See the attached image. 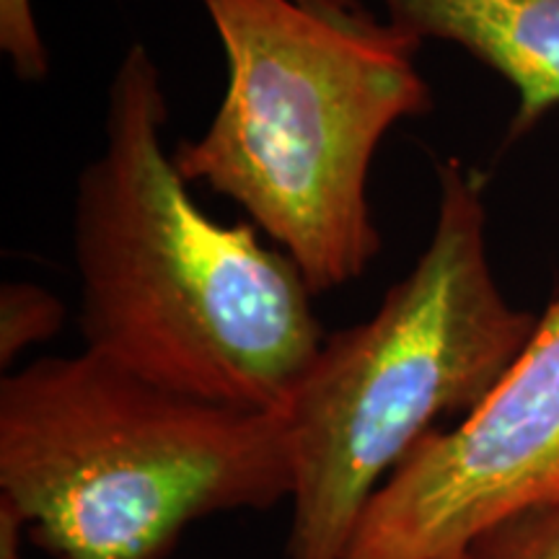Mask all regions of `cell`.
<instances>
[{
    "mask_svg": "<svg viewBox=\"0 0 559 559\" xmlns=\"http://www.w3.org/2000/svg\"><path fill=\"white\" fill-rule=\"evenodd\" d=\"M428 249L376 313L334 332L280 412L293 461L288 559H345L383 481L498 386L539 317L502 296L477 171L438 164Z\"/></svg>",
    "mask_w": 559,
    "mask_h": 559,
    "instance_id": "cell-3",
    "label": "cell"
},
{
    "mask_svg": "<svg viewBox=\"0 0 559 559\" xmlns=\"http://www.w3.org/2000/svg\"><path fill=\"white\" fill-rule=\"evenodd\" d=\"M66 306L34 283H5L0 290V366L9 370L21 353L55 337Z\"/></svg>",
    "mask_w": 559,
    "mask_h": 559,
    "instance_id": "cell-7",
    "label": "cell"
},
{
    "mask_svg": "<svg viewBox=\"0 0 559 559\" xmlns=\"http://www.w3.org/2000/svg\"><path fill=\"white\" fill-rule=\"evenodd\" d=\"M290 492L280 412L177 394L94 349L0 383V498L58 559H164L194 521Z\"/></svg>",
    "mask_w": 559,
    "mask_h": 559,
    "instance_id": "cell-4",
    "label": "cell"
},
{
    "mask_svg": "<svg viewBox=\"0 0 559 559\" xmlns=\"http://www.w3.org/2000/svg\"><path fill=\"white\" fill-rule=\"evenodd\" d=\"M466 559H559V502L492 528Z\"/></svg>",
    "mask_w": 559,
    "mask_h": 559,
    "instance_id": "cell-8",
    "label": "cell"
},
{
    "mask_svg": "<svg viewBox=\"0 0 559 559\" xmlns=\"http://www.w3.org/2000/svg\"><path fill=\"white\" fill-rule=\"evenodd\" d=\"M419 39L464 47L519 94L510 138L559 107V0H381Z\"/></svg>",
    "mask_w": 559,
    "mask_h": 559,
    "instance_id": "cell-6",
    "label": "cell"
},
{
    "mask_svg": "<svg viewBox=\"0 0 559 559\" xmlns=\"http://www.w3.org/2000/svg\"><path fill=\"white\" fill-rule=\"evenodd\" d=\"M228 86L198 140L174 151L187 185L234 200L309 288L366 275L381 249L368 177L396 122L428 115L423 39L360 0H200Z\"/></svg>",
    "mask_w": 559,
    "mask_h": 559,
    "instance_id": "cell-2",
    "label": "cell"
},
{
    "mask_svg": "<svg viewBox=\"0 0 559 559\" xmlns=\"http://www.w3.org/2000/svg\"><path fill=\"white\" fill-rule=\"evenodd\" d=\"M29 531L24 515L11 506L9 500L0 498V559H24L21 542Z\"/></svg>",
    "mask_w": 559,
    "mask_h": 559,
    "instance_id": "cell-10",
    "label": "cell"
},
{
    "mask_svg": "<svg viewBox=\"0 0 559 559\" xmlns=\"http://www.w3.org/2000/svg\"><path fill=\"white\" fill-rule=\"evenodd\" d=\"M557 502L559 296L479 407L383 481L345 559H466L492 528Z\"/></svg>",
    "mask_w": 559,
    "mask_h": 559,
    "instance_id": "cell-5",
    "label": "cell"
},
{
    "mask_svg": "<svg viewBox=\"0 0 559 559\" xmlns=\"http://www.w3.org/2000/svg\"><path fill=\"white\" fill-rule=\"evenodd\" d=\"M0 50L21 81H41L50 70L32 0H0Z\"/></svg>",
    "mask_w": 559,
    "mask_h": 559,
    "instance_id": "cell-9",
    "label": "cell"
},
{
    "mask_svg": "<svg viewBox=\"0 0 559 559\" xmlns=\"http://www.w3.org/2000/svg\"><path fill=\"white\" fill-rule=\"evenodd\" d=\"M166 120L164 75L135 41L111 73L102 153L75 187L86 349L177 394L283 412L326 340L313 290L254 226L202 213Z\"/></svg>",
    "mask_w": 559,
    "mask_h": 559,
    "instance_id": "cell-1",
    "label": "cell"
}]
</instances>
